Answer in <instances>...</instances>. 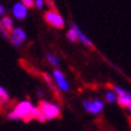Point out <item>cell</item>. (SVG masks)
Returning a JSON list of instances; mask_svg holds the SVG:
<instances>
[{
    "mask_svg": "<svg viewBox=\"0 0 131 131\" xmlns=\"http://www.w3.org/2000/svg\"><path fill=\"white\" fill-rule=\"evenodd\" d=\"M32 111H34V106H32V103L30 101H28V100L27 101H20L19 103L16 105V107L8 113V119H22L25 123H28L32 119Z\"/></svg>",
    "mask_w": 131,
    "mask_h": 131,
    "instance_id": "1",
    "label": "cell"
},
{
    "mask_svg": "<svg viewBox=\"0 0 131 131\" xmlns=\"http://www.w3.org/2000/svg\"><path fill=\"white\" fill-rule=\"evenodd\" d=\"M39 107H40L41 112L43 113L46 120L56 119V118L60 117V108L56 103H52V102H48V101L42 100L40 102V106H39Z\"/></svg>",
    "mask_w": 131,
    "mask_h": 131,
    "instance_id": "2",
    "label": "cell"
},
{
    "mask_svg": "<svg viewBox=\"0 0 131 131\" xmlns=\"http://www.w3.org/2000/svg\"><path fill=\"white\" fill-rule=\"evenodd\" d=\"M113 90L118 96L117 102L119 103L120 107H125L129 111H131V93L125 90L119 85H113Z\"/></svg>",
    "mask_w": 131,
    "mask_h": 131,
    "instance_id": "3",
    "label": "cell"
},
{
    "mask_svg": "<svg viewBox=\"0 0 131 131\" xmlns=\"http://www.w3.org/2000/svg\"><path fill=\"white\" fill-rule=\"evenodd\" d=\"M45 20L49 25L58 29H63L64 25H65V20H64L61 15L57 10H49V11L46 12L45 13Z\"/></svg>",
    "mask_w": 131,
    "mask_h": 131,
    "instance_id": "4",
    "label": "cell"
},
{
    "mask_svg": "<svg viewBox=\"0 0 131 131\" xmlns=\"http://www.w3.org/2000/svg\"><path fill=\"white\" fill-rule=\"evenodd\" d=\"M83 107L88 113H93V114H97L102 111L103 102L99 99L95 100H84L83 101Z\"/></svg>",
    "mask_w": 131,
    "mask_h": 131,
    "instance_id": "5",
    "label": "cell"
},
{
    "mask_svg": "<svg viewBox=\"0 0 131 131\" xmlns=\"http://www.w3.org/2000/svg\"><path fill=\"white\" fill-rule=\"evenodd\" d=\"M10 40H11V43L13 45V47H19L20 45L27 40V32L19 27L15 28L12 30L11 35H10Z\"/></svg>",
    "mask_w": 131,
    "mask_h": 131,
    "instance_id": "6",
    "label": "cell"
},
{
    "mask_svg": "<svg viewBox=\"0 0 131 131\" xmlns=\"http://www.w3.org/2000/svg\"><path fill=\"white\" fill-rule=\"evenodd\" d=\"M52 77H53V80L56 81L57 85L59 87L60 90H61V91H69V89H70L69 82L66 81L65 76H64V73L60 71V70L56 69V70L53 71V75H52Z\"/></svg>",
    "mask_w": 131,
    "mask_h": 131,
    "instance_id": "7",
    "label": "cell"
},
{
    "mask_svg": "<svg viewBox=\"0 0 131 131\" xmlns=\"http://www.w3.org/2000/svg\"><path fill=\"white\" fill-rule=\"evenodd\" d=\"M12 15L17 19H24L28 15V7H25L22 3H16L12 7Z\"/></svg>",
    "mask_w": 131,
    "mask_h": 131,
    "instance_id": "8",
    "label": "cell"
},
{
    "mask_svg": "<svg viewBox=\"0 0 131 131\" xmlns=\"http://www.w3.org/2000/svg\"><path fill=\"white\" fill-rule=\"evenodd\" d=\"M71 28H73L76 30V32H77V36H78V40L82 42L83 45H85V46H88V47H93V42H91L89 39H88V36L84 34L83 31H81L80 28L77 27V24H75L73 22L71 23Z\"/></svg>",
    "mask_w": 131,
    "mask_h": 131,
    "instance_id": "9",
    "label": "cell"
},
{
    "mask_svg": "<svg viewBox=\"0 0 131 131\" xmlns=\"http://www.w3.org/2000/svg\"><path fill=\"white\" fill-rule=\"evenodd\" d=\"M0 24L3 25V28L6 30L7 32H12V30H13V20H12L11 17L8 16H4L1 19H0Z\"/></svg>",
    "mask_w": 131,
    "mask_h": 131,
    "instance_id": "10",
    "label": "cell"
},
{
    "mask_svg": "<svg viewBox=\"0 0 131 131\" xmlns=\"http://www.w3.org/2000/svg\"><path fill=\"white\" fill-rule=\"evenodd\" d=\"M32 119L39 120L40 123H45V122H46V118H45L43 113L41 112L40 107H34V111H32Z\"/></svg>",
    "mask_w": 131,
    "mask_h": 131,
    "instance_id": "11",
    "label": "cell"
},
{
    "mask_svg": "<svg viewBox=\"0 0 131 131\" xmlns=\"http://www.w3.org/2000/svg\"><path fill=\"white\" fill-rule=\"evenodd\" d=\"M46 59H47V61L51 65H53V66H58L59 65V59L57 58L54 54H52V53H47L46 54Z\"/></svg>",
    "mask_w": 131,
    "mask_h": 131,
    "instance_id": "12",
    "label": "cell"
},
{
    "mask_svg": "<svg viewBox=\"0 0 131 131\" xmlns=\"http://www.w3.org/2000/svg\"><path fill=\"white\" fill-rule=\"evenodd\" d=\"M105 97H106V101L108 103H113L118 100V96H117V94H115L114 91H107L105 94Z\"/></svg>",
    "mask_w": 131,
    "mask_h": 131,
    "instance_id": "13",
    "label": "cell"
},
{
    "mask_svg": "<svg viewBox=\"0 0 131 131\" xmlns=\"http://www.w3.org/2000/svg\"><path fill=\"white\" fill-rule=\"evenodd\" d=\"M8 101V93L6 91L4 87L0 85V105L1 103H5Z\"/></svg>",
    "mask_w": 131,
    "mask_h": 131,
    "instance_id": "14",
    "label": "cell"
},
{
    "mask_svg": "<svg viewBox=\"0 0 131 131\" xmlns=\"http://www.w3.org/2000/svg\"><path fill=\"white\" fill-rule=\"evenodd\" d=\"M66 36H68L69 40L72 41V42H76V41H78V36H77V32H76V30H75L73 28H71L68 32H66Z\"/></svg>",
    "mask_w": 131,
    "mask_h": 131,
    "instance_id": "15",
    "label": "cell"
},
{
    "mask_svg": "<svg viewBox=\"0 0 131 131\" xmlns=\"http://www.w3.org/2000/svg\"><path fill=\"white\" fill-rule=\"evenodd\" d=\"M43 78L46 80V82H47V84L49 85V88L54 90V89H56V87L53 85V82H52V77H51V76L48 75V73H43Z\"/></svg>",
    "mask_w": 131,
    "mask_h": 131,
    "instance_id": "16",
    "label": "cell"
},
{
    "mask_svg": "<svg viewBox=\"0 0 131 131\" xmlns=\"http://www.w3.org/2000/svg\"><path fill=\"white\" fill-rule=\"evenodd\" d=\"M22 4L25 7H32L34 6V0H22Z\"/></svg>",
    "mask_w": 131,
    "mask_h": 131,
    "instance_id": "17",
    "label": "cell"
},
{
    "mask_svg": "<svg viewBox=\"0 0 131 131\" xmlns=\"http://www.w3.org/2000/svg\"><path fill=\"white\" fill-rule=\"evenodd\" d=\"M35 5H36V7H43V5H45V1L43 0H35Z\"/></svg>",
    "mask_w": 131,
    "mask_h": 131,
    "instance_id": "18",
    "label": "cell"
},
{
    "mask_svg": "<svg viewBox=\"0 0 131 131\" xmlns=\"http://www.w3.org/2000/svg\"><path fill=\"white\" fill-rule=\"evenodd\" d=\"M5 12H6V8H5V6L3 4H0V17L4 16Z\"/></svg>",
    "mask_w": 131,
    "mask_h": 131,
    "instance_id": "19",
    "label": "cell"
},
{
    "mask_svg": "<svg viewBox=\"0 0 131 131\" xmlns=\"http://www.w3.org/2000/svg\"><path fill=\"white\" fill-rule=\"evenodd\" d=\"M47 3H48V5H49L51 7H54V4H53V1H52V0H47Z\"/></svg>",
    "mask_w": 131,
    "mask_h": 131,
    "instance_id": "20",
    "label": "cell"
},
{
    "mask_svg": "<svg viewBox=\"0 0 131 131\" xmlns=\"http://www.w3.org/2000/svg\"><path fill=\"white\" fill-rule=\"evenodd\" d=\"M37 93H39V96H40V97H42V96H43V93H42V90H41V89H39V90H37Z\"/></svg>",
    "mask_w": 131,
    "mask_h": 131,
    "instance_id": "21",
    "label": "cell"
}]
</instances>
